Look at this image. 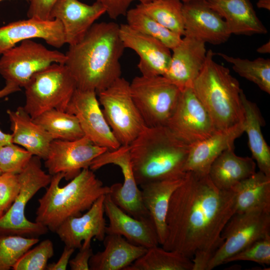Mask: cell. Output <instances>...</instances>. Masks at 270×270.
Here are the masks:
<instances>
[{"instance_id":"6da1fadb","label":"cell","mask_w":270,"mask_h":270,"mask_svg":"<svg viewBox=\"0 0 270 270\" xmlns=\"http://www.w3.org/2000/svg\"><path fill=\"white\" fill-rule=\"evenodd\" d=\"M236 210L234 192L218 189L208 174L186 172L170 200L162 248L192 259V270H206Z\"/></svg>"},{"instance_id":"7a4b0ae2","label":"cell","mask_w":270,"mask_h":270,"mask_svg":"<svg viewBox=\"0 0 270 270\" xmlns=\"http://www.w3.org/2000/svg\"><path fill=\"white\" fill-rule=\"evenodd\" d=\"M119 28L112 22L94 23L81 40L69 46L64 64L77 88L98 93L121 77L120 59L126 48Z\"/></svg>"},{"instance_id":"3957f363","label":"cell","mask_w":270,"mask_h":270,"mask_svg":"<svg viewBox=\"0 0 270 270\" xmlns=\"http://www.w3.org/2000/svg\"><path fill=\"white\" fill-rule=\"evenodd\" d=\"M190 148L166 126H146L129 144L137 184L184 176Z\"/></svg>"},{"instance_id":"277c9868","label":"cell","mask_w":270,"mask_h":270,"mask_svg":"<svg viewBox=\"0 0 270 270\" xmlns=\"http://www.w3.org/2000/svg\"><path fill=\"white\" fill-rule=\"evenodd\" d=\"M64 176L62 172L52 175L45 193L38 200L35 222L53 232L67 218L82 215L100 196L110 192V186H104L89 168L83 169L60 187Z\"/></svg>"},{"instance_id":"5b68a950","label":"cell","mask_w":270,"mask_h":270,"mask_svg":"<svg viewBox=\"0 0 270 270\" xmlns=\"http://www.w3.org/2000/svg\"><path fill=\"white\" fill-rule=\"evenodd\" d=\"M214 54L212 50H207L204 65L192 88L216 130H224L244 122L242 90L230 70L214 61Z\"/></svg>"},{"instance_id":"8992f818","label":"cell","mask_w":270,"mask_h":270,"mask_svg":"<svg viewBox=\"0 0 270 270\" xmlns=\"http://www.w3.org/2000/svg\"><path fill=\"white\" fill-rule=\"evenodd\" d=\"M24 88L23 107L34 119L51 109L65 111L76 85L65 64L54 63L34 74Z\"/></svg>"},{"instance_id":"52a82bcc","label":"cell","mask_w":270,"mask_h":270,"mask_svg":"<svg viewBox=\"0 0 270 270\" xmlns=\"http://www.w3.org/2000/svg\"><path fill=\"white\" fill-rule=\"evenodd\" d=\"M18 176L20 190L12 204L0 217V236L38 238L46 234L48 230L38 222L28 220L24 214L25 209L36 194L48 186L52 176L42 170L40 158L33 156Z\"/></svg>"},{"instance_id":"ba28073f","label":"cell","mask_w":270,"mask_h":270,"mask_svg":"<svg viewBox=\"0 0 270 270\" xmlns=\"http://www.w3.org/2000/svg\"><path fill=\"white\" fill-rule=\"evenodd\" d=\"M130 86L146 126H166L176 107L180 90L163 76H137Z\"/></svg>"},{"instance_id":"9c48e42d","label":"cell","mask_w":270,"mask_h":270,"mask_svg":"<svg viewBox=\"0 0 270 270\" xmlns=\"http://www.w3.org/2000/svg\"><path fill=\"white\" fill-rule=\"evenodd\" d=\"M98 94L114 136L121 145H129L146 126L132 99L130 82L120 77Z\"/></svg>"},{"instance_id":"30bf717a","label":"cell","mask_w":270,"mask_h":270,"mask_svg":"<svg viewBox=\"0 0 270 270\" xmlns=\"http://www.w3.org/2000/svg\"><path fill=\"white\" fill-rule=\"evenodd\" d=\"M270 235V211L254 210L236 212L224 227V242L210 260L206 270L224 263L226 260L258 240Z\"/></svg>"},{"instance_id":"8fae6325","label":"cell","mask_w":270,"mask_h":270,"mask_svg":"<svg viewBox=\"0 0 270 270\" xmlns=\"http://www.w3.org/2000/svg\"><path fill=\"white\" fill-rule=\"evenodd\" d=\"M66 60L64 53L31 40H25L2 54L0 74L6 82L24 88L36 72L54 63L64 64Z\"/></svg>"},{"instance_id":"7c38bea8","label":"cell","mask_w":270,"mask_h":270,"mask_svg":"<svg viewBox=\"0 0 270 270\" xmlns=\"http://www.w3.org/2000/svg\"><path fill=\"white\" fill-rule=\"evenodd\" d=\"M109 164L118 166L124 176L123 184L116 183L110 186L108 194L112 201L135 218H150L142 203L141 190L135 179L130 160L129 145H121L116 150H108L92 162L89 168L94 171Z\"/></svg>"},{"instance_id":"4fadbf2b","label":"cell","mask_w":270,"mask_h":270,"mask_svg":"<svg viewBox=\"0 0 270 270\" xmlns=\"http://www.w3.org/2000/svg\"><path fill=\"white\" fill-rule=\"evenodd\" d=\"M166 126L189 145L208 138L218 130L192 88L180 91L175 110Z\"/></svg>"},{"instance_id":"5bb4252c","label":"cell","mask_w":270,"mask_h":270,"mask_svg":"<svg viewBox=\"0 0 270 270\" xmlns=\"http://www.w3.org/2000/svg\"><path fill=\"white\" fill-rule=\"evenodd\" d=\"M108 150L94 144L86 136L74 140H54L44 166L50 174L62 172L65 180H72Z\"/></svg>"},{"instance_id":"9a60e30c","label":"cell","mask_w":270,"mask_h":270,"mask_svg":"<svg viewBox=\"0 0 270 270\" xmlns=\"http://www.w3.org/2000/svg\"><path fill=\"white\" fill-rule=\"evenodd\" d=\"M96 92L76 88L66 112L74 115L86 136L92 142L108 150L121 144L114 136L100 107Z\"/></svg>"},{"instance_id":"2e32d148","label":"cell","mask_w":270,"mask_h":270,"mask_svg":"<svg viewBox=\"0 0 270 270\" xmlns=\"http://www.w3.org/2000/svg\"><path fill=\"white\" fill-rule=\"evenodd\" d=\"M182 12L184 36L217 45L226 42L232 35L222 17L206 0L183 2Z\"/></svg>"},{"instance_id":"e0dca14e","label":"cell","mask_w":270,"mask_h":270,"mask_svg":"<svg viewBox=\"0 0 270 270\" xmlns=\"http://www.w3.org/2000/svg\"><path fill=\"white\" fill-rule=\"evenodd\" d=\"M100 196L82 215L67 218L55 232L65 246L74 249L91 246L92 240L102 242L106 235L104 199Z\"/></svg>"},{"instance_id":"ac0fdd59","label":"cell","mask_w":270,"mask_h":270,"mask_svg":"<svg viewBox=\"0 0 270 270\" xmlns=\"http://www.w3.org/2000/svg\"><path fill=\"white\" fill-rule=\"evenodd\" d=\"M172 50L171 58L163 76L180 91L192 88L205 62L206 43L195 38L184 36Z\"/></svg>"},{"instance_id":"d6986e66","label":"cell","mask_w":270,"mask_h":270,"mask_svg":"<svg viewBox=\"0 0 270 270\" xmlns=\"http://www.w3.org/2000/svg\"><path fill=\"white\" fill-rule=\"evenodd\" d=\"M119 33L125 48L140 58L138 67L145 76H164L170 62V50L158 40L142 33L127 24L120 25Z\"/></svg>"},{"instance_id":"ffe728a7","label":"cell","mask_w":270,"mask_h":270,"mask_svg":"<svg viewBox=\"0 0 270 270\" xmlns=\"http://www.w3.org/2000/svg\"><path fill=\"white\" fill-rule=\"evenodd\" d=\"M36 38L43 39L56 48L66 44L63 26L59 20L28 18L0 28V55L19 42Z\"/></svg>"},{"instance_id":"44dd1931","label":"cell","mask_w":270,"mask_h":270,"mask_svg":"<svg viewBox=\"0 0 270 270\" xmlns=\"http://www.w3.org/2000/svg\"><path fill=\"white\" fill-rule=\"evenodd\" d=\"M106 12L104 6L96 1L88 4L78 0H58L52 10L50 19L60 22L65 42L72 46L81 40L95 22Z\"/></svg>"},{"instance_id":"7402d4cb","label":"cell","mask_w":270,"mask_h":270,"mask_svg":"<svg viewBox=\"0 0 270 270\" xmlns=\"http://www.w3.org/2000/svg\"><path fill=\"white\" fill-rule=\"evenodd\" d=\"M104 210L109 223L106 234H119L132 244L148 248L160 244L156 228L150 218H135L122 210L108 194L104 199Z\"/></svg>"},{"instance_id":"603a6c76","label":"cell","mask_w":270,"mask_h":270,"mask_svg":"<svg viewBox=\"0 0 270 270\" xmlns=\"http://www.w3.org/2000/svg\"><path fill=\"white\" fill-rule=\"evenodd\" d=\"M244 132V122L224 130L216 131L208 138L190 145L184 170L208 174L215 160L225 150L234 148L235 140Z\"/></svg>"},{"instance_id":"cb8c5ba5","label":"cell","mask_w":270,"mask_h":270,"mask_svg":"<svg viewBox=\"0 0 270 270\" xmlns=\"http://www.w3.org/2000/svg\"><path fill=\"white\" fill-rule=\"evenodd\" d=\"M6 113L10 122L12 142L45 160L54 140L52 136L34 122L23 106H18L14 110H8Z\"/></svg>"},{"instance_id":"d4e9b609","label":"cell","mask_w":270,"mask_h":270,"mask_svg":"<svg viewBox=\"0 0 270 270\" xmlns=\"http://www.w3.org/2000/svg\"><path fill=\"white\" fill-rule=\"evenodd\" d=\"M206 1L222 17L231 34L252 36L268 32L250 0Z\"/></svg>"},{"instance_id":"484cf974","label":"cell","mask_w":270,"mask_h":270,"mask_svg":"<svg viewBox=\"0 0 270 270\" xmlns=\"http://www.w3.org/2000/svg\"><path fill=\"white\" fill-rule=\"evenodd\" d=\"M102 242L104 250L93 254L90 258V270H124L148 249L119 234H106Z\"/></svg>"},{"instance_id":"4316f807","label":"cell","mask_w":270,"mask_h":270,"mask_svg":"<svg viewBox=\"0 0 270 270\" xmlns=\"http://www.w3.org/2000/svg\"><path fill=\"white\" fill-rule=\"evenodd\" d=\"M152 182L140 186L142 203L148 212L162 245L166 234V217L171 196L185 176Z\"/></svg>"},{"instance_id":"83f0119b","label":"cell","mask_w":270,"mask_h":270,"mask_svg":"<svg viewBox=\"0 0 270 270\" xmlns=\"http://www.w3.org/2000/svg\"><path fill=\"white\" fill-rule=\"evenodd\" d=\"M256 164L252 158L242 157L234 148L224 151L212 162L208 176L218 189L231 190L238 182L254 174Z\"/></svg>"},{"instance_id":"f1b7e54d","label":"cell","mask_w":270,"mask_h":270,"mask_svg":"<svg viewBox=\"0 0 270 270\" xmlns=\"http://www.w3.org/2000/svg\"><path fill=\"white\" fill-rule=\"evenodd\" d=\"M241 100L244 115V132L248 136L252 158L256 161L260 171L270 176V148L262 132L264 120L256 104L247 98L242 90Z\"/></svg>"},{"instance_id":"f546056e","label":"cell","mask_w":270,"mask_h":270,"mask_svg":"<svg viewBox=\"0 0 270 270\" xmlns=\"http://www.w3.org/2000/svg\"><path fill=\"white\" fill-rule=\"evenodd\" d=\"M232 190L236 195V212L254 210L270 211V176L262 172H256Z\"/></svg>"},{"instance_id":"4dcf8cb0","label":"cell","mask_w":270,"mask_h":270,"mask_svg":"<svg viewBox=\"0 0 270 270\" xmlns=\"http://www.w3.org/2000/svg\"><path fill=\"white\" fill-rule=\"evenodd\" d=\"M192 259L176 251L168 250L158 246L146 252L124 270H192Z\"/></svg>"},{"instance_id":"1f68e13d","label":"cell","mask_w":270,"mask_h":270,"mask_svg":"<svg viewBox=\"0 0 270 270\" xmlns=\"http://www.w3.org/2000/svg\"><path fill=\"white\" fill-rule=\"evenodd\" d=\"M33 120L54 140H74L84 136L76 117L66 111L51 109Z\"/></svg>"},{"instance_id":"d6a6232c","label":"cell","mask_w":270,"mask_h":270,"mask_svg":"<svg viewBox=\"0 0 270 270\" xmlns=\"http://www.w3.org/2000/svg\"><path fill=\"white\" fill-rule=\"evenodd\" d=\"M181 0H153L136 7L160 24L182 36L184 34Z\"/></svg>"},{"instance_id":"836d02e7","label":"cell","mask_w":270,"mask_h":270,"mask_svg":"<svg viewBox=\"0 0 270 270\" xmlns=\"http://www.w3.org/2000/svg\"><path fill=\"white\" fill-rule=\"evenodd\" d=\"M218 54L232 66L239 76L252 82L262 91L270 94V60L258 58L254 60L241 58L218 52Z\"/></svg>"},{"instance_id":"e575fe53","label":"cell","mask_w":270,"mask_h":270,"mask_svg":"<svg viewBox=\"0 0 270 270\" xmlns=\"http://www.w3.org/2000/svg\"><path fill=\"white\" fill-rule=\"evenodd\" d=\"M125 16L128 25L158 40L170 50L182 40V36L166 28L136 7L128 10Z\"/></svg>"},{"instance_id":"d590c367","label":"cell","mask_w":270,"mask_h":270,"mask_svg":"<svg viewBox=\"0 0 270 270\" xmlns=\"http://www.w3.org/2000/svg\"><path fill=\"white\" fill-rule=\"evenodd\" d=\"M38 242V238L0 236V270L12 268L20 258Z\"/></svg>"},{"instance_id":"8d00e7d4","label":"cell","mask_w":270,"mask_h":270,"mask_svg":"<svg viewBox=\"0 0 270 270\" xmlns=\"http://www.w3.org/2000/svg\"><path fill=\"white\" fill-rule=\"evenodd\" d=\"M52 241L46 239L28 250L14 266V270H44L49 259L54 255Z\"/></svg>"},{"instance_id":"74e56055","label":"cell","mask_w":270,"mask_h":270,"mask_svg":"<svg viewBox=\"0 0 270 270\" xmlns=\"http://www.w3.org/2000/svg\"><path fill=\"white\" fill-rule=\"evenodd\" d=\"M33 155L24 148L12 142L0 146V170L2 172L18 174Z\"/></svg>"},{"instance_id":"f35d334b","label":"cell","mask_w":270,"mask_h":270,"mask_svg":"<svg viewBox=\"0 0 270 270\" xmlns=\"http://www.w3.org/2000/svg\"><path fill=\"white\" fill-rule=\"evenodd\" d=\"M236 261H250L270 264V235L258 240L226 260L224 264Z\"/></svg>"},{"instance_id":"ab89813d","label":"cell","mask_w":270,"mask_h":270,"mask_svg":"<svg viewBox=\"0 0 270 270\" xmlns=\"http://www.w3.org/2000/svg\"><path fill=\"white\" fill-rule=\"evenodd\" d=\"M20 190L18 174L2 172L0 175V208L4 212L12 204Z\"/></svg>"},{"instance_id":"60d3db41","label":"cell","mask_w":270,"mask_h":270,"mask_svg":"<svg viewBox=\"0 0 270 270\" xmlns=\"http://www.w3.org/2000/svg\"><path fill=\"white\" fill-rule=\"evenodd\" d=\"M105 8L109 17L116 20L122 16H125L130 4L138 1L140 3H146L153 0H96Z\"/></svg>"},{"instance_id":"b9f144b4","label":"cell","mask_w":270,"mask_h":270,"mask_svg":"<svg viewBox=\"0 0 270 270\" xmlns=\"http://www.w3.org/2000/svg\"><path fill=\"white\" fill-rule=\"evenodd\" d=\"M58 0H30V4L27 12L28 18L42 20H52L50 13Z\"/></svg>"},{"instance_id":"7bdbcfd3","label":"cell","mask_w":270,"mask_h":270,"mask_svg":"<svg viewBox=\"0 0 270 270\" xmlns=\"http://www.w3.org/2000/svg\"><path fill=\"white\" fill-rule=\"evenodd\" d=\"M93 254L91 246L81 247L75 257L69 261L70 270H89V261Z\"/></svg>"},{"instance_id":"ee69618b","label":"cell","mask_w":270,"mask_h":270,"mask_svg":"<svg viewBox=\"0 0 270 270\" xmlns=\"http://www.w3.org/2000/svg\"><path fill=\"white\" fill-rule=\"evenodd\" d=\"M75 249L65 246L62 254L58 260L54 263L48 264L46 270H66L67 269L70 258Z\"/></svg>"},{"instance_id":"f6af8a7d","label":"cell","mask_w":270,"mask_h":270,"mask_svg":"<svg viewBox=\"0 0 270 270\" xmlns=\"http://www.w3.org/2000/svg\"><path fill=\"white\" fill-rule=\"evenodd\" d=\"M20 90V88L16 84L6 82V86L0 90V98Z\"/></svg>"},{"instance_id":"bcb514c9","label":"cell","mask_w":270,"mask_h":270,"mask_svg":"<svg viewBox=\"0 0 270 270\" xmlns=\"http://www.w3.org/2000/svg\"><path fill=\"white\" fill-rule=\"evenodd\" d=\"M12 142V134L4 133L0 129V146Z\"/></svg>"},{"instance_id":"7dc6e473","label":"cell","mask_w":270,"mask_h":270,"mask_svg":"<svg viewBox=\"0 0 270 270\" xmlns=\"http://www.w3.org/2000/svg\"><path fill=\"white\" fill-rule=\"evenodd\" d=\"M256 52L262 54H268L270 53V41L268 40L266 43L259 46Z\"/></svg>"},{"instance_id":"c3c4849f","label":"cell","mask_w":270,"mask_h":270,"mask_svg":"<svg viewBox=\"0 0 270 270\" xmlns=\"http://www.w3.org/2000/svg\"><path fill=\"white\" fill-rule=\"evenodd\" d=\"M256 6L259 8L270 10V0H258Z\"/></svg>"},{"instance_id":"681fc988","label":"cell","mask_w":270,"mask_h":270,"mask_svg":"<svg viewBox=\"0 0 270 270\" xmlns=\"http://www.w3.org/2000/svg\"><path fill=\"white\" fill-rule=\"evenodd\" d=\"M4 214V212L0 208V217H1Z\"/></svg>"},{"instance_id":"f907efd6","label":"cell","mask_w":270,"mask_h":270,"mask_svg":"<svg viewBox=\"0 0 270 270\" xmlns=\"http://www.w3.org/2000/svg\"><path fill=\"white\" fill-rule=\"evenodd\" d=\"M190 0H181V1H182V2H186L190 1Z\"/></svg>"},{"instance_id":"816d5d0a","label":"cell","mask_w":270,"mask_h":270,"mask_svg":"<svg viewBox=\"0 0 270 270\" xmlns=\"http://www.w3.org/2000/svg\"><path fill=\"white\" fill-rule=\"evenodd\" d=\"M4 0H0V2L4 1ZM26 0V1H29L30 0Z\"/></svg>"},{"instance_id":"f5cc1de1","label":"cell","mask_w":270,"mask_h":270,"mask_svg":"<svg viewBox=\"0 0 270 270\" xmlns=\"http://www.w3.org/2000/svg\"><path fill=\"white\" fill-rule=\"evenodd\" d=\"M2 171L0 170V175L2 174Z\"/></svg>"}]
</instances>
